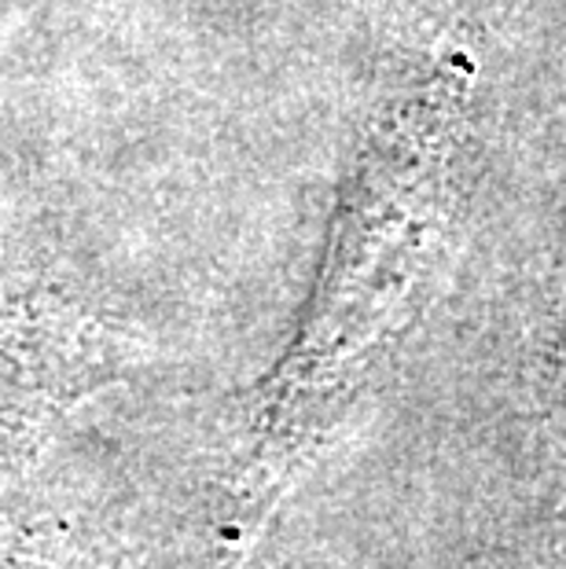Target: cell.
I'll use <instances>...</instances> for the list:
<instances>
[{
  "label": "cell",
  "instance_id": "obj_1",
  "mask_svg": "<svg viewBox=\"0 0 566 569\" xmlns=\"http://www.w3.org/2000/svg\"><path fill=\"white\" fill-rule=\"evenodd\" d=\"M563 342H566V250H563Z\"/></svg>",
  "mask_w": 566,
  "mask_h": 569
}]
</instances>
